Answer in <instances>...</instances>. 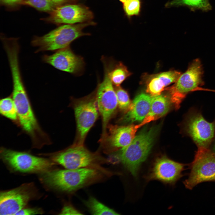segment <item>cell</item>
<instances>
[{"instance_id":"32","label":"cell","mask_w":215,"mask_h":215,"mask_svg":"<svg viewBox=\"0 0 215 215\" xmlns=\"http://www.w3.org/2000/svg\"><path fill=\"white\" fill-rule=\"evenodd\" d=\"M213 149L215 151V144L214 145V147H213Z\"/></svg>"},{"instance_id":"6","label":"cell","mask_w":215,"mask_h":215,"mask_svg":"<svg viewBox=\"0 0 215 215\" xmlns=\"http://www.w3.org/2000/svg\"><path fill=\"white\" fill-rule=\"evenodd\" d=\"M12 97L16 108L18 118L23 129L36 142L44 134L40 128L31 108L24 83L13 85Z\"/></svg>"},{"instance_id":"2","label":"cell","mask_w":215,"mask_h":215,"mask_svg":"<svg viewBox=\"0 0 215 215\" xmlns=\"http://www.w3.org/2000/svg\"><path fill=\"white\" fill-rule=\"evenodd\" d=\"M159 129L158 127L155 126L143 130L129 145L119 150L118 158L134 177L150 153Z\"/></svg>"},{"instance_id":"24","label":"cell","mask_w":215,"mask_h":215,"mask_svg":"<svg viewBox=\"0 0 215 215\" xmlns=\"http://www.w3.org/2000/svg\"><path fill=\"white\" fill-rule=\"evenodd\" d=\"M115 89L119 108L126 111L131 103L128 92L120 86H116Z\"/></svg>"},{"instance_id":"28","label":"cell","mask_w":215,"mask_h":215,"mask_svg":"<svg viewBox=\"0 0 215 215\" xmlns=\"http://www.w3.org/2000/svg\"><path fill=\"white\" fill-rule=\"evenodd\" d=\"M42 213L40 209L36 208H22L16 215H35L41 214Z\"/></svg>"},{"instance_id":"26","label":"cell","mask_w":215,"mask_h":215,"mask_svg":"<svg viewBox=\"0 0 215 215\" xmlns=\"http://www.w3.org/2000/svg\"><path fill=\"white\" fill-rule=\"evenodd\" d=\"M27 3L37 9L45 12H51L55 8V4L50 0H27Z\"/></svg>"},{"instance_id":"31","label":"cell","mask_w":215,"mask_h":215,"mask_svg":"<svg viewBox=\"0 0 215 215\" xmlns=\"http://www.w3.org/2000/svg\"><path fill=\"white\" fill-rule=\"evenodd\" d=\"M120 1L124 3L127 1L128 0H119Z\"/></svg>"},{"instance_id":"30","label":"cell","mask_w":215,"mask_h":215,"mask_svg":"<svg viewBox=\"0 0 215 215\" xmlns=\"http://www.w3.org/2000/svg\"><path fill=\"white\" fill-rule=\"evenodd\" d=\"M54 4H63L70 0H50Z\"/></svg>"},{"instance_id":"15","label":"cell","mask_w":215,"mask_h":215,"mask_svg":"<svg viewBox=\"0 0 215 215\" xmlns=\"http://www.w3.org/2000/svg\"><path fill=\"white\" fill-rule=\"evenodd\" d=\"M184 166V164L175 162L165 156H160L155 160L147 179L173 183L182 176Z\"/></svg>"},{"instance_id":"13","label":"cell","mask_w":215,"mask_h":215,"mask_svg":"<svg viewBox=\"0 0 215 215\" xmlns=\"http://www.w3.org/2000/svg\"><path fill=\"white\" fill-rule=\"evenodd\" d=\"M51 12L49 19L58 24H73L90 22L92 13L86 7L79 4H71L55 8Z\"/></svg>"},{"instance_id":"5","label":"cell","mask_w":215,"mask_h":215,"mask_svg":"<svg viewBox=\"0 0 215 215\" xmlns=\"http://www.w3.org/2000/svg\"><path fill=\"white\" fill-rule=\"evenodd\" d=\"M203 70L200 60H194L189 65L187 70L182 74L174 84L166 88L170 101L176 109H178L182 100L189 93L203 90Z\"/></svg>"},{"instance_id":"4","label":"cell","mask_w":215,"mask_h":215,"mask_svg":"<svg viewBox=\"0 0 215 215\" xmlns=\"http://www.w3.org/2000/svg\"><path fill=\"white\" fill-rule=\"evenodd\" d=\"M95 23L91 21L77 24H66L58 27L41 36L35 37L31 44L37 48L36 53L45 51H56L69 46L74 41L89 34L83 29Z\"/></svg>"},{"instance_id":"9","label":"cell","mask_w":215,"mask_h":215,"mask_svg":"<svg viewBox=\"0 0 215 215\" xmlns=\"http://www.w3.org/2000/svg\"><path fill=\"white\" fill-rule=\"evenodd\" d=\"M215 181V154L208 148L198 147L188 178L184 182L188 189L205 181Z\"/></svg>"},{"instance_id":"8","label":"cell","mask_w":215,"mask_h":215,"mask_svg":"<svg viewBox=\"0 0 215 215\" xmlns=\"http://www.w3.org/2000/svg\"><path fill=\"white\" fill-rule=\"evenodd\" d=\"M73 108L77 130V141L75 143L83 145L87 133L98 116L95 91L76 100Z\"/></svg>"},{"instance_id":"16","label":"cell","mask_w":215,"mask_h":215,"mask_svg":"<svg viewBox=\"0 0 215 215\" xmlns=\"http://www.w3.org/2000/svg\"><path fill=\"white\" fill-rule=\"evenodd\" d=\"M137 129L134 125L110 126L108 133L102 140L105 152L111 153L128 145L135 137Z\"/></svg>"},{"instance_id":"29","label":"cell","mask_w":215,"mask_h":215,"mask_svg":"<svg viewBox=\"0 0 215 215\" xmlns=\"http://www.w3.org/2000/svg\"><path fill=\"white\" fill-rule=\"evenodd\" d=\"M2 2L7 5H12L17 4L21 0H1Z\"/></svg>"},{"instance_id":"25","label":"cell","mask_w":215,"mask_h":215,"mask_svg":"<svg viewBox=\"0 0 215 215\" xmlns=\"http://www.w3.org/2000/svg\"><path fill=\"white\" fill-rule=\"evenodd\" d=\"M123 8L127 16L138 15L141 10L140 0H128L123 3Z\"/></svg>"},{"instance_id":"14","label":"cell","mask_w":215,"mask_h":215,"mask_svg":"<svg viewBox=\"0 0 215 215\" xmlns=\"http://www.w3.org/2000/svg\"><path fill=\"white\" fill-rule=\"evenodd\" d=\"M29 186L24 185L1 192L0 215H16L23 208L33 195Z\"/></svg>"},{"instance_id":"20","label":"cell","mask_w":215,"mask_h":215,"mask_svg":"<svg viewBox=\"0 0 215 215\" xmlns=\"http://www.w3.org/2000/svg\"><path fill=\"white\" fill-rule=\"evenodd\" d=\"M167 5L169 6H185L193 11L199 10L208 12L212 8L209 0H173Z\"/></svg>"},{"instance_id":"10","label":"cell","mask_w":215,"mask_h":215,"mask_svg":"<svg viewBox=\"0 0 215 215\" xmlns=\"http://www.w3.org/2000/svg\"><path fill=\"white\" fill-rule=\"evenodd\" d=\"M2 160L14 170L23 173L47 171L53 165L49 160L29 153L1 148Z\"/></svg>"},{"instance_id":"7","label":"cell","mask_w":215,"mask_h":215,"mask_svg":"<svg viewBox=\"0 0 215 215\" xmlns=\"http://www.w3.org/2000/svg\"><path fill=\"white\" fill-rule=\"evenodd\" d=\"M104 76L102 81L98 83L95 96L99 110L102 116V133L101 139L107 134L108 124L114 114L118 106L115 88L109 76L110 65L108 62L103 63Z\"/></svg>"},{"instance_id":"11","label":"cell","mask_w":215,"mask_h":215,"mask_svg":"<svg viewBox=\"0 0 215 215\" xmlns=\"http://www.w3.org/2000/svg\"><path fill=\"white\" fill-rule=\"evenodd\" d=\"M184 126L185 132L198 147L208 148L214 137L215 122L207 121L200 113L193 110L188 114Z\"/></svg>"},{"instance_id":"17","label":"cell","mask_w":215,"mask_h":215,"mask_svg":"<svg viewBox=\"0 0 215 215\" xmlns=\"http://www.w3.org/2000/svg\"><path fill=\"white\" fill-rule=\"evenodd\" d=\"M152 96L148 93H141L135 98L122 119L123 122H141L148 113Z\"/></svg>"},{"instance_id":"23","label":"cell","mask_w":215,"mask_h":215,"mask_svg":"<svg viewBox=\"0 0 215 215\" xmlns=\"http://www.w3.org/2000/svg\"><path fill=\"white\" fill-rule=\"evenodd\" d=\"M0 112L3 116L12 120H16L18 119L16 108L12 97H7L0 100Z\"/></svg>"},{"instance_id":"22","label":"cell","mask_w":215,"mask_h":215,"mask_svg":"<svg viewBox=\"0 0 215 215\" xmlns=\"http://www.w3.org/2000/svg\"><path fill=\"white\" fill-rule=\"evenodd\" d=\"M84 203L91 213L93 215L119 214L114 210L92 196H90L87 200L84 201Z\"/></svg>"},{"instance_id":"18","label":"cell","mask_w":215,"mask_h":215,"mask_svg":"<svg viewBox=\"0 0 215 215\" xmlns=\"http://www.w3.org/2000/svg\"><path fill=\"white\" fill-rule=\"evenodd\" d=\"M182 74L176 70H171L150 75L146 81L147 93L152 96H158L165 87L175 83Z\"/></svg>"},{"instance_id":"1","label":"cell","mask_w":215,"mask_h":215,"mask_svg":"<svg viewBox=\"0 0 215 215\" xmlns=\"http://www.w3.org/2000/svg\"><path fill=\"white\" fill-rule=\"evenodd\" d=\"M107 176L102 171L94 168L46 171L42 176L43 182L51 187L62 191L71 192L102 179Z\"/></svg>"},{"instance_id":"27","label":"cell","mask_w":215,"mask_h":215,"mask_svg":"<svg viewBox=\"0 0 215 215\" xmlns=\"http://www.w3.org/2000/svg\"><path fill=\"white\" fill-rule=\"evenodd\" d=\"M60 215H82L81 213L73 206L70 204L64 205L61 210Z\"/></svg>"},{"instance_id":"19","label":"cell","mask_w":215,"mask_h":215,"mask_svg":"<svg viewBox=\"0 0 215 215\" xmlns=\"http://www.w3.org/2000/svg\"><path fill=\"white\" fill-rule=\"evenodd\" d=\"M171 103L168 96L161 94L152 96L148 113L140 124L135 125V127L138 129L150 122L163 116L169 110Z\"/></svg>"},{"instance_id":"21","label":"cell","mask_w":215,"mask_h":215,"mask_svg":"<svg viewBox=\"0 0 215 215\" xmlns=\"http://www.w3.org/2000/svg\"><path fill=\"white\" fill-rule=\"evenodd\" d=\"M131 74L127 67L121 62L114 64L113 61L109 71L111 81L115 86H120Z\"/></svg>"},{"instance_id":"3","label":"cell","mask_w":215,"mask_h":215,"mask_svg":"<svg viewBox=\"0 0 215 215\" xmlns=\"http://www.w3.org/2000/svg\"><path fill=\"white\" fill-rule=\"evenodd\" d=\"M55 162L66 169H76L90 168L99 170L108 176L113 173L102 165L108 162V160L98 152H92L83 145L74 144L72 146L56 153L51 156Z\"/></svg>"},{"instance_id":"12","label":"cell","mask_w":215,"mask_h":215,"mask_svg":"<svg viewBox=\"0 0 215 215\" xmlns=\"http://www.w3.org/2000/svg\"><path fill=\"white\" fill-rule=\"evenodd\" d=\"M42 60L58 70L76 75L83 73L85 65L83 58L75 54L70 46L58 50L52 55H44Z\"/></svg>"}]
</instances>
